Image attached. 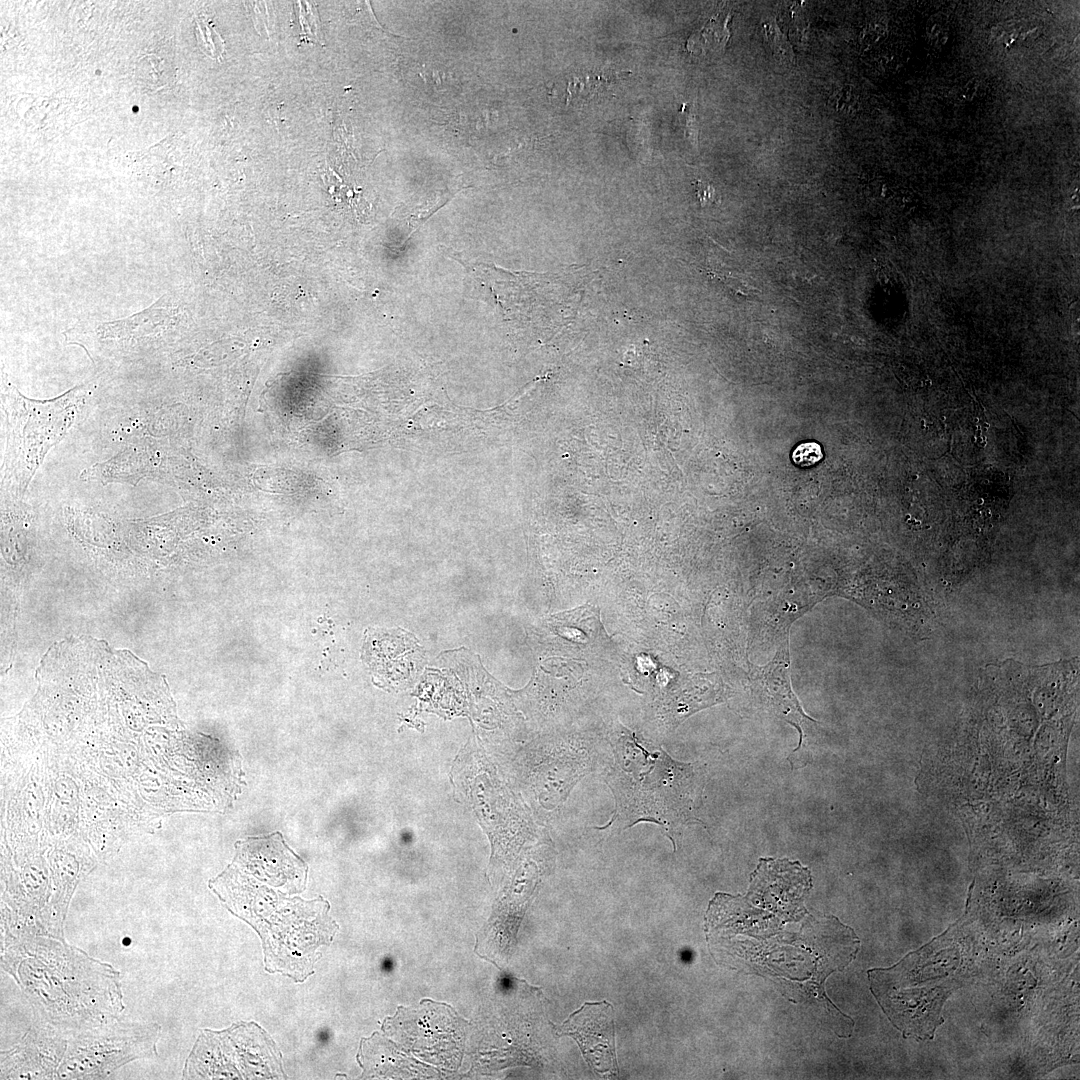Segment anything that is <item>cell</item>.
<instances>
[{
  "label": "cell",
  "mask_w": 1080,
  "mask_h": 1080,
  "mask_svg": "<svg viewBox=\"0 0 1080 1080\" xmlns=\"http://www.w3.org/2000/svg\"><path fill=\"white\" fill-rule=\"evenodd\" d=\"M1 969L35 1013L67 1036L119 1018L121 974L111 964L47 935L1 934Z\"/></svg>",
  "instance_id": "cell-1"
},
{
  "label": "cell",
  "mask_w": 1080,
  "mask_h": 1080,
  "mask_svg": "<svg viewBox=\"0 0 1080 1080\" xmlns=\"http://www.w3.org/2000/svg\"><path fill=\"white\" fill-rule=\"evenodd\" d=\"M696 196L701 206L718 203L719 199L715 188L708 182L696 180L693 182Z\"/></svg>",
  "instance_id": "cell-9"
},
{
  "label": "cell",
  "mask_w": 1080,
  "mask_h": 1080,
  "mask_svg": "<svg viewBox=\"0 0 1080 1080\" xmlns=\"http://www.w3.org/2000/svg\"><path fill=\"white\" fill-rule=\"evenodd\" d=\"M575 1039L587 1064L601 1077H616L613 1006L606 1000L586 1002L556 1028Z\"/></svg>",
  "instance_id": "cell-5"
},
{
  "label": "cell",
  "mask_w": 1080,
  "mask_h": 1080,
  "mask_svg": "<svg viewBox=\"0 0 1080 1080\" xmlns=\"http://www.w3.org/2000/svg\"><path fill=\"white\" fill-rule=\"evenodd\" d=\"M789 667V649L786 640L782 643L775 658L756 673L755 679L771 700L772 705L786 718L797 723L801 721L803 714L790 688Z\"/></svg>",
  "instance_id": "cell-6"
},
{
  "label": "cell",
  "mask_w": 1080,
  "mask_h": 1080,
  "mask_svg": "<svg viewBox=\"0 0 1080 1080\" xmlns=\"http://www.w3.org/2000/svg\"><path fill=\"white\" fill-rule=\"evenodd\" d=\"M161 1026L116 1018L68 1035L57 1079H105L132 1061L157 1055Z\"/></svg>",
  "instance_id": "cell-3"
},
{
  "label": "cell",
  "mask_w": 1080,
  "mask_h": 1080,
  "mask_svg": "<svg viewBox=\"0 0 1080 1080\" xmlns=\"http://www.w3.org/2000/svg\"><path fill=\"white\" fill-rule=\"evenodd\" d=\"M68 1037L42 1022L31 1026L20 1041L0 1056V1078L57 1079Z\"/></svg>",
  "instance_id": "cell-4"
},
{
  "label": "cell",
  "mask_w": 1080,
  "mask_h": 1080,
  "mask_svg": "<svg viewBox=\"0 0 1080 1080\" xmlns=\"http://www.w3.org/2000/svg\"><path fill=\"white\" fill-rule=\"evenodd\" d=\"M822 457L821 446L815 442L802 443L792 453L793 462L801 467L812 466L819 462Z\"/></svg>",
  "instance_id": "cell-8"
},
{
  "label": "cell",
  "mask_w": 1080,
  "mask_h": 1080,
  "mask_svg": "<svg viewBox=\"0 0 1080 1080\" xmlns=\"http://www.w3.org/2000/svg\"><path fill=\"white\" fill-rule=\"evenodd\" d=\"M84 393V388L77 386L54 399L33 400L9 386L7 418L12 469L23 490L48 450L67 433Z\"/></svg>",
  "instance_id": "cell-2"
},
{
  "label": "cell",
  "mask_w": 1080,
  "mask_h": 1080,
  "mask_svg": "<svg viewBox=\"0 0 1080 1080\" xmlns=\"http://www.w3.org/2000/svg\"><path fill=\"white\" fill-rule=\"evenodd\" d=\"M730 15L720 13L713 16L700 30L687 40V49L695 55H707L724 49L730 37L728 23Z\"/></svg>",
  "instance_id": "cell-7"
}]
</instances>
